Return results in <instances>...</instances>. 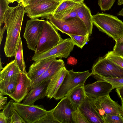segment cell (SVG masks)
<instances>
[{
	"instance_id": "1",
	"label": "cell",
	"mask_w": 123,
	"mask_h": 123,
	"mask_svg": "<svg viewBox=\"0 0 123 123\" xmlns=\"http://www.w3.org/2000/svg\"><path fill=\"white\" fill-rule=\"evenodd\" d=\"M25 13L24 8L19 4L14 7L9 6L5 12L4 23L7 35L4 51L7 57H11L15 54Z\"/></svg>"
},
{
	"instance_id": "2",
	"label": "cell",
	"mask_w": 123,
	"mask_h": 123,
	"mask_svg": "<svg viewBox=\"0 0 123 123\" xmlns=\"http://www.w3.org/2000/svg\"><path fill=\"white\" fill-rule=\"evenodd\" d=\"M93 25L115 40L123 35V22L116 16L98 12L92 15Z\"/></svg>"
},
{
	"instance_id": "3",
	"label": "cell",
	"mask_w": 123,
	"mask_h": 123,
	"mask_svg": "<svg viewBox=\"0 0 123 123\" xmlns=\"http://www.w3.org/2000/svg\"><path fill=\"white\" fill-rule=\"evenodd\" d=\"M91 75L88 70L76 72L72 69L68 70L62 84L54 98L56 100L61 99L76 87L84 86L86 80Z\"/></svg>"
},
{
	"instance_id": "4",
	"label": "cell",
	"mask_w": 123,
	"mask_h": 123,
	"mask_svg": "<svg viewBox=\"0 0 123 123\" xmlns=\"http://www.w3.org/2000/svg\"><path fill=\"white\" fill-rule=\"evenodd\" d=\"M58 30L49 20H45L35 54L47 51L63 39Z\"/></svg>"
},
{
	"instance_id": "5",
	"label": "cell",
	"mask_w": 123,
	"mask_h": 123,
	"mask_svg": "<svg viewBox=\"0 0 123 123\" xmlns=\"http://www.w3.org/2000/svg\"><path fill=\"white\" fill-rule=\"evenodd\" d=\"M46 18L57 29L68 36H85L88 34L84 24L78 17L63 20L56 18L52 15Z\"/></svg>"
},
{
	"instance_id": "6",
	"label": "cell",
	"mask_w": 123,
	"mask_h": 123,
	"mask_svg": "<svg viewBox=\"0 0 123 123\" xmlns=\"http://www.w3.org/2000/svg\"><path fill=\"white\" fill-rule=\"evenodd\" d=\"M91 73L95 79L99 77L123 78V68L104 56L99 57L94 63Z\"/></svg>"
},
{
	"instance_id": "7",
	"label": "cell",
	"mask_w": 123,
	"mask_h": 123,
	"mask_svg": "<svg viewBox=\"0 0 123 123\" xmlns=\"http://www.w3.org/2000/svg\"><path fill=\"white\" fill-rule=\"evenodd\" d=\"M62 0H45L24 7L25 13L31 19L46 18L53 15Z\"/></svg>"
},
{
	"instance_id": "8",
	"label": "cell",
	"mask_w": 123,
	"mask_h": 123,
	"mask_svg": "<svg viewBox=\"0 0 123 123\" xmlns=\"http://www.w3.org/2000/svg\"><path fill=\"white\" fill-rule=\"evenodd\" d=\"M45 21L38 18L27 21L23 37L29 49L36 51Z\"/></svg>"
},
{
	"instance_id": "9",
	"label": "cell",
	"mask_w": 123,
	"mask_h": 123,
	"mask_svg": "<svg viewBox=\"0 0 123 123\" xmlns=\"http://www.w3.org/2000/svg\"><path fill=\"white\" fill-rule=\"evenodd\" d=\"M74 46L71 38L63 39L47 51L39 54H34L32 60L36 61L52 58H67L73 50Z\"/></svg>"
},
{
	"instance_id": "10",
	"label": "cell",
	"mask_w": 123,
	"mask_h": 123,
	"mask_svg": "<svg viewBox=\"0 0 123 123\" xmlns=\"http://www.w3.org/2000/svg\"><path fill=\"white\" fill-rule=\"evenodd\" d=\"M14 108L26 123H37L48 112L42 105H27L14 102Z\"/></svg>"
},
{
	"instance_id": "11",
	"label": "cell",
	"mask_w": 123,
	"mask_h": 123,
	"mask_svg": "<svg viewBox=\"0 0 123 123\" xmlns=\"http://www.w3.org/2000/svg\"><path fill=\"white\" fill-rule=\"evenodd\" d=\"M94 104L102 118L105 115L122 116L123 114L122 106L117 102L112 100L109 95L95 98Z\"/></svg>"
},
{
	"instance_id": "12",
	"label": "cell",
	"mask_w": 123,
	"mask_h": 123,
	"mask_svg": "<svg viewBox=\"0 0 123 123\" xmlns=\"http://www.w3.org/2000/svg\"><path fill=\"white\" fill-rule=\"evenodd\" d=\"M51 110L54 118L58 123H73L72 113L74 111L67 96L61 98Z\"/></svg>"
},
{
	"instance_id": "13",
	"label": "cell",
	"mask_w": 123,
	"mask_h": 123,
	"mask_svg": "<svg viewBox=\"0 0 123 123\" xmlns=\"http://www.w3.org/2000/svg\"><path fill=\"white\" fill-rule=\"evenodd\" d=\"M32 80L27 74L20 72L18 75L17 85L14 92L9 95L15 102L20 103L30 91Z\"/></svg>"
},
{
	"instance_id": "14",
	"label": "cell",
	"mask_w": 123,
	"mask_h": 123,
	"mask_svg": "<svg viewBox=\"0 0 123 123\" xmlns=\"http://www.w3.org/2000/svg\"><path fill=\"white\" fill-rule=\"evenodd\" d=\"M84 88L87 96L95 98L109 95L113 89L110 83L100 80L84 86Z\"/></svg>"
},
{
	"instance_id": "15",
	"label": "cell",
	"mask_w": 123,
	"mask_h": 123,
	"mask_svg": "<svg viewBox=\"0 0 123 123\" xmlns=\"http://www.w3.org/2000/svg\"><path fill=\"white\" fill-rule=\"evenodd\" d=\"M95 99L86 95L85 99L79 108L91 123H104L95 107L94 104Z\"/></svg>"
},
{
	"instance_id": "16",
	"label": "cell",
	"mask_w": 123,
	"mask_h": 123,
	"mask_svg": "<svg viewBox=\"0 0 123 123\" xmlns=\"http://www.w3.org/2000/svg\"><path fill=\"white\" fill-rule=\"evenodd\" d=\"M49 81L41 82L31 88L22 103L27 105H33L36 101L46 96V92Z\"/></svg>"
},
{
	"instance_id": "17",
	"label": "cell",
	"mask_w": 123,
	"mask_h": 123,
	"mask_svg": "<svg viewBox=\"0 0 123 123\" xmlns=\"http://www.w3.org/2000/svg\"><path fill=\"white\" fill-rule=\"evenodd\" d=\"M68 70L65 66L56 73L50 80L46 92V96L54 98L62 84Z\"/></svg>"
},
{
	"instance_id": "18",
	"label": "cell",
	"mask_w": 123,
	"mask_h": 123,
	"mask_svg": "<svg viewBox=\"0 0 123 123\" xmlns=\"http://www.w3.org/2000/svg\"><path fill=\"white\" fill-rule=\"evenodd\" d=\"M55 58L35 61L30 66L27 74L33 81L41 76L47 69Z\"/></svg>"
},
{
	"instance_id": "19",
	"label": "cell",
	"mask_w": 123,
	"mask_h": 123,
	"mask_svg": "<svg viewBox=\"0 0 123 123\" xmlns=\"http://www.w3.org/2000/svg\"><path fill=\"white\" fill-rule=\"evenodd\" d=\"M64 67V62L61 59L55 60L41 76L32 81L31 88L40 82L50 80L56 73Z\"/></svg>"
},
{
	"instance_id": "20",
	"label": "cell",
	"mask_w": 123,
	"mask_h": 123,
	"mask_svg": "<svg viewBox=\"0 0 123 123\" xmlns=\"http://www.w3.org/2000/svg\"><path fill=\"white\" fill-rule=\"evenodd\" d=\"M77 12L78 17L85 25L88 34L91 36L92 33L93 23L92 15L90 8L83 2L77 8Z\"/></svg>"
},
{
	"instance_id": "21",
	"label": "cell",
	"mask_w": 123,
	"mask_h": 123,
	"mask_svg": "<svg viewBox=\"0 0 123 123\" xmlns=\"http://www.w3.org/2000/svg\"><path fill=\"white\" fill-rule=\"evenodd\" d=\"M71 104L74 111L81 105L85 99L86 94L84 86H78L72 90L66 96Z\"/></svg>"
},
{
	"instance_id": "22",
	"label": "cell",
	"mask_w": 123,
	"mask_h": 123,
	"mask_svg": "<svg viewBox=\"0 0 123 123\" xmlns=\"http://www.w3.org/2000/svg\"><path fill=\"white\" fill-rule=\"evenodd\" d=\"M18 75L0 82V95L9 96L14 92L17 84Z\"/></svg>"
},
{
	"instance_id": "23",
	"label": "cell",
	"mask_w": 123,
	"mask_h": 123,
	"mask_svg": "<svg viewBox=\"0 0 123 123\" xmlns=\"http://www.w3.org/2000/svg\"><path fill=\"white\" fill-rule=\"evenodd\" d=\"M20 71L14 60L11 61L0 71V82L18 74Z\"/></svg>"
},
{
	"instance_id": "24",
	"label": "cell",
	"mask_w": 123,
	"mask_h": 123,
	"mask_svg": "<svg viewBox=\"0 0 123 123\" xmlns=\"http://www.w3.org/2000/svg\"><path fill=\"white\" fill-rule=\"evenodd\" d=\"M14 56V60L20 72L27 74V72L26 70V66L24 59L23 46L20 37Z\"/></svg>"
},
{
	"instance_id": "25",
	"label": "cell",
	"mask_w": 123,
	"mask_h": 123,
	"mask_svg": "<svg viewBox=\"0 0 123 123\" xmlns=\"http://www.w3.org/2000/svg\"><path fill=\"white\" fill-rule=\"evenodd\" d=\"M13 100H10L0 112V123H10L12 114V111L14 108Z\"/></svg>"
},
{
	"instance_id": "26",
	"label": "cell",
	"mask_w": 123,
	"mask_h": 123,
	"mask_svg": "<svg viewBox=\"0 0 123 123\" xmlns=\"http://www.w3.org/2000/svg\"><path fill=\"white\" fill-rule=\"evenodd\" d=\"M82 3L70 0H62L53 15L61 13L68 10L80 6Z\"/></svg>"
},
{
	"instance_id": "27",
	"label": "cell",
	"mask_w": 123,
	"mask_h": 123,
	"mask_svg": "<svg viewBox=\"0 0 123 123\" xmlns=\"http://www.w3.org/2000/svg\"><path fill=\"white\" fill-rule=\"evenodd\" d=\"M74 45L82 49L86 43L89 41V35L85 36L69 35Z\"/></svg>"
},
{
	"instance_id": "28",
	"label": "cell",
	"mask_w": 123,
	"mask_h": 123,
	"mask_svg": "<svg viewBox=\"0 0 123 123\" xmlns=\"http://www.w3.org/2000/svg\"><path fill=\"white\" fill-rule=\"evenodd\" d=\"M95 79L98 80L110 83L113 89L123 86V78H107L99 77Z\"/></svg>"
},
{
	"instance_id": "29",
	"label": "cell",
	"mask_w": 123,
	"mask_h": 123,
	"mask_svg": "<svg viewBox=\"0 0 123 123\" xmlns=\"http://www.w3.org/2000/svg\"><path fill=\"white\" fill-rule=\"evenodd\" d=\"M79 7L68 10L61 13L53 15L56 18L63 20H66L72 18L77 17L78 16L77 11V8Z\"/></svg>"
},
{
	"instance_id": "30",
	"label": "cell",
	"mask_w": 123,
	"mask_h": 123,
	"mask_svg": "<svg viewBox=\"0 0 123 123\" xmlns=\"http://www.w3.org/2000/svg\"><path fill=\"white\" fill-rule=\"evenodd\" d=\"M72 116L74 123H91L81 112L79 107L72 112Z\"/></svg>"
},
{
	"instance_id": "31",
	"label": "cell",
	"mask_w": 123,
	"mask_h": 123,
	"mask_svg": "<svg viewBox=\"0 0 123 123\" xmlns=\"http://www.w3.org/2000/svg\"><path fill=\"white\" fill-rule=\"evenodd\" d=\"M105 57L123 68V57L114 53L112 51L108 52Z\"/></svg>"
},
{
	"instance_id": "32",
	"label": "cell",
	"mask_w": 123,
	"mask_h": 123,
	"mask_svg": "<svg viewBox=\"0 0 123 123\" xmlns=\"http://www.w3.org/2000/svg\"><path fill=\"white\" fill-rule=\"evenodd\" d=\"M102 118L104 123H123V117L122 115H105Z\"/></svg>"
},
{
	"instance_id": "33",
	"label": "cell",
	"mask_w": 123,
	"mask_h": 123,
	"mask_svg": "<svg viewBox=\"0 0 123 123\" xmlns=\"http://www.w3.org/2000/svg\"><path fill=\"white\" fill-rule=\"evenodd\" d=\"M9 4L7 0H0V24L1 26L4 23V16L5 12L9 6Z\"/></svg>"
},
{
	"instance_id": "34",
	"label": "cell",
	"mask_w": 123,
	"mask_h": 123,
	"mask_svg": "<svg viewBox=\"0 0 123 123\" xmlns=\"http://www.w3.org/2000/svg\"><path fill=\"white\" fill-rule=\"evenodd\" d=\"M116 0H98V4L102 11L109 10L114 4Z\"/></svg>"
},
{
	"instance_id": "35",
	"label": "cell",
	"mask_w": 123,
	"mask_h": 123,
	"mask_svg": "<svg viewBox=\"0 0 123 123\" xmlns=\"http://www.w3.org/2000/svg\"><path fill=\"white\" fill-rule=\"evenodd\" d=\"M58 123L54 118L51 110L48 111L47 113L37 123Z\"/></svg>"
},
{
	"instance_id": "36",
	"label": "cell",
	"mask_w": 123,
	"mask_h": 123,
	"mask_svg": "<svg viewBox=\"0 0 123 123\" xmlns=\"http://www.w3.org/2000/svg\"><path fill=\"white\" fill-rule=\"evenodd\" d=\"M25 123L26 122L14 108L12 111V114L11 117L10 123Z\"/></svg>"
},
{
	"instance_id": "37",
	"label": "cell",
	"mask_w": 123,
	"mask_h": 123,
	"mask_svg": "<svg viewBox=\"0 0 123 123\" xmlns=\"http://www.w3.org/2000/svg\"><path fill=\"white\" fill-rule=\"evenodd\" d=\"M112 51L116 55L123 57V43H116Z\"/></svg>"
},
{
	"instance_id": "38",
	"label": "cell",
	"mask_w": 123,
	"mask_h": 123,
	"mask_svg": "<svg viewBox=\"0 0 123 123\" xmlns=\"http://www.w3.org/2000/svg\"><path fill=\"white\" fill-rule=\"evenodd\" d=\"M7 98L0 95V110H3L7 104Z\"/></svg>"
},
{
	"instance_id": "39",
	"label": "cell",
	"mask_w": 123,
	"mask_h": 123,
	"mask_svg": "<svg viewBox=\"0 0 123 123\" xmlns=\"http://www.w3.org/2000/svg\"><path fill=\"white\" fill-rule=\"evenodd\" d=\"M32 0H19L18 3L20 6L24 7L30 5Z\"/></svg>"
},
{
	"instance_id": "40",
	"label": "cell",
	"mask_w": 123,
	"mask_h": 123,
	"mask_svg": "<svg viewBox=\"0 0 123 123\" xmlns=\"http://www.w3.org/2000/svg\"><path fill=\"white\" fill-rule=\"evenodd\" d=\"M116 91L118 95L120 96L123 99V86L116 88Z\"/></svg>"
},
{
	"instance_id": "41",
	"label": "cell",
	"mask_w": 123,
	"mask_h": 123,
	"mask_svg": "<svg viewBox=\"0 0 123 123\" xmlns=\"http://www.w3.org/2000/svg\"><path fill=\"white\" fill-rule=\"evenodd\" d=\"M6 29V26L5 25H4L3 27L2 28L1 26L0 28V43L1 44V41H2L3 35L5 30Z\"/></svg>"
},
{
	"instance_id": "42",
	"label": "cell",
	"mask_w": 123,
	"mask_h": 123,
	"mask_svg": "<svg viewBox=\"0 0 123 123\" xmlns=\"http://www.w3.org/2000/svg\"><path fill=\"white\" fill-rule=\"evenodd\" d=\"M116 43H123V35L115 40Z\"/></svg>"
},
{
	"instance_id": "43",
	"label": "cell",
	"mask_w": 123,
	"mask_h": 123,
	"mask_svg": "<svg viewBox=\"0 0 123 123\" xmlns=\"http://www.w3.org/2000/svg\"><path fill=\"white\" fill-rule=\"evenodd\" d=\"M45 0H32L30 5H32Z\"/></svg>"
},
{
	"instance_id": "44",
	"label": "cell",
	"mask_w": 123,
	"mask_h": 123,
	"mask_svg": "<svg viewBox=\"0 0 123 123\" xmlns=\"http://www.w3.org/2000/svg\"><path fill=\"white\" fill-rule=\"evenodd\" d=\"M118 16H123V8H122L117 13Z\"/></svg>"
},
{
	"instance_id": "45",
	"label": "cell",
	"mask_w": 123,
	"mask_h": 123,
	"mask_svg": "<svg viewBox=\"0 0 123 123\" xmlns=\"http://www.w3.org/2000/svg\"><path fill=\"white\" fill-rule=\"evenodd\" d=\"M72 1L75 2L79 3H82L84 2V0H68Z\"/></svg>"
},
{
	"instance_id": "46",
	"label": "cell",
	"mask_w": 123,
	"mask_h": 123,
	"mask_svg": "<svg viewBox=\"0 0 123 123\" xmlns=\"http://www.w3.org/2000/svg\"><path fill=\"white\" fill-rule=\"evenodd\" d=\"M117 4L118 5H121L123 4V0H118Z\"/></svg>"
},
{
	"instance_id": "47",
	"label": "cell",
	"mask_w": 123,
	"mask_h": 123,
	"mask_svg": "<svg viewBox=\"0 0 123 123\" xmlns=\"http://www.w3.org/2000/svg\"><path fill=\"white\" fill-rule=\"evenodd\" d=\"M118 97L120 99V100L121 101V105H122V109L123 110V98L119 96L118 95ZM122 116H123V114L122 115Z\"/></svg>"
},
{
	"instance_id": "48",
	"label": "cell",
	"mask_w": 123,
	"mask_h": 123,
	"mask_svg": "<svg viewBox=\"0 0 123 123\" xmlns=\"http://www.w3.org/2000/svg\"><path fill=\"white\" fill-rule=\"evenodd\" d=\"M9 3H12L15 1H16L18 2L19 0H7Z\"/></svg>"
},
{
	"instance_id": "49",
	"label": "cell",
	"mask_w": 123,
	"mask_h": 123,
	"mask_svg": "<svg viewBox=\"0 0 123 123\" xmlns=\"http://www.w3.org/2000/svg\"><path fill=\"white\" fill-rule=\"evenodd\" d=\"M2 63L1 61V59H0V70L1 71V69H2L3 68L2 66Z\"/></svg>"
},
{
	"instance_id": "50",
	"label": "cell",
	"mask_w": 123,
	"mask_h": 123,
	"mask_svg": "<svg viewBox=\"0 0 123 123\" xmlns=\"http://www.w3.org/2000/svg\"><path fill=\"white\" fill-rule=\"evenodd\" d=\"M57 0L61 1V0Z\"/></svg>"
}]
</instances>
